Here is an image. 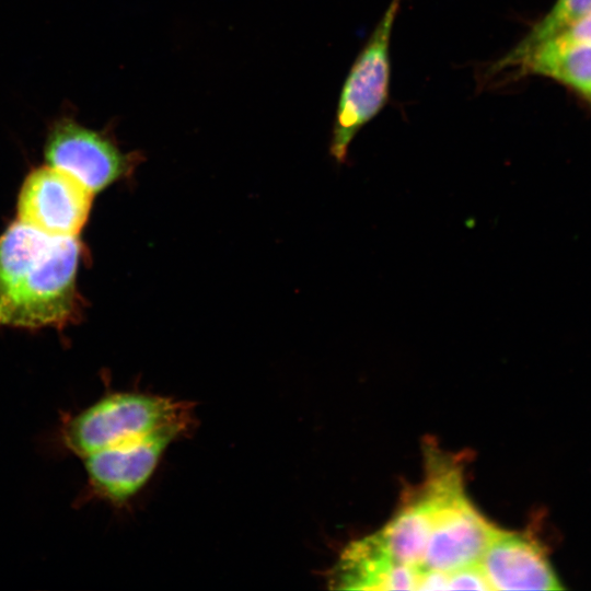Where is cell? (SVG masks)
Segmentation results:
<instances>
[{"label":"cell","instance_id":"6da1fadb","mask_svg":"<svg viewBox=\"0 0 591 591\" xmlns=\"http://www.w3.org/2000/svg\"><path fill=\"white\" fill-rule=\"evenodd\" d=\"M77 237L45 234L16 220L0 236V326L60 327L78 310Z\"/></svg>","mask_w":591,"mask_h":591},{"label":"cell","instance_id":"7a4b0ae2","mask_svg":"<svg viewBox=\"0 0 591 591\" xmlns=\"http://www.w3.org/2000/svg\"><path fill=\"white\" fill-rule=\"evenodd\" d=\"M196 426L189 401L140 392H115L71 417L62 437L67 448L84 456L124 442L159 433L184 438Z\"/></svg>","mask_w":591,"mask_h":591},{"label":"cell","instance_id":"3957f363","mask_svg":"<svg viewBox=\"0 0 591 591\" xmlns=\"http://www.w3.org/2000/svg\"><path fill=\"white\" fill-rule=\"evenodd\" d=\"M401 2L390 1L341 88L329 146L337 163L347 161L354 138L389 101L391 35Z\"/></svg>","mask_w":591,"mask_h":591},{"label":"cell","instance_id":"277c9868","mask_svg":"<svg viewBox=\"0 0 591 591\" xmlns=\"http://www.w3.org/2000/svg\"><path fill=\"white\" fill-rule=\"evenodd\" d=\"M92 196L71 174L43 165L21 187L18 220L51 236L77 237L89 218Z\"/></svg>","mask_w":591,"mask_h":591},{"label":"cell","instance_id":"5b68a950","mask_svg":"<svg viewBox=\"0 0 591 591\" xmlns=\"http://www.w3.org/2000/svg\"><path fill=\"white\" fill-rule=\"evenodd\" d=\"M44 157L47 164L71 174L93 194L124 177L132 165V157L111 138L66 117L50 127Z\"/></svg>","mask_w":591,"mask_h":591},{"label":"cell","instance_id":"8992f818","mask_svg":"<svg viewBox=\"0 0 591 591\" xmlns=\"http://www.w3.org/2000/svg\"><path fill=\"white\" fill-rule=\"evenodd\" d=\"M181 439L174 433H159L84 456L91 493L114 505L128 502L150 480L169 447Z\"/></svg>","mask_w":591,"mask_h":591},{"label":"cell","instance_id":"52a82bcc","mask_svg":"<svg viewBox=\"0 0 591 591\" xmlns=\"http://www.w3.org/2000/svg\"><path fill=\"white\" fill-rule=\"evenodd\" d=\"M497 529L464 490L456 494L437 510L422 567L451 572L478 564Z\"/></svg>","mask_w":591,"mask_h":591},{"label":"cell","instance_id":"ba28073f","mask_svg":"<svg viewBox=\"0 0 591 591\" xmlns=\"http://www.w3.org/2000/svg\"><path fill=\"white\" fill-rule=\"evenodd\" d=\"M479 565L491 590H559L544 547L525 533L497 529Z\"/></svg>","mask_w":591,"mask_h":591},{"label":"cell","instance_id":"9c48e42d","mask_svg":"<svg viewBox=\"0 0 591 591\" xmlns=\"http://www.w3.org/2000/svg\"><path fill=\"white\" fill-rule=\"evenodd\" d=\"M442 499L426 479L406 496L401 509L378 531L397 564L422 567L434 515Z\"/></svg>","mask_w":591,"mask_h":591},{"label":"cell","instance_id":"30bf717a","mask_svg":"<svg viewBox=\"0 0 591 591\" xmlns=\"http://www.w3.org/2000/svg\"><path fill=\"white\" fill-rule=\"evenodd\" d=\"M397 565L379 532L352 542L328 575L332 588L386 590L387 578Z\"/></svg>","mask_w":591,"mask_h":591},{"label":"cell","instance_id":"8fae6325","mask_svg":"<svg viewBox=\"0 0 591 591\" xmlns=\"http://www.w3.org/2000/svg\"><path fill=\"white\" fill-rule=\"evenodd\" d=\"M591 13V0H557L553 9L514 47L526 49L565 32Z\"/></svg>","mask_w":591,"mask_h":591},{"label":"cell","instance_id":"7c38bea8","mask_svg":"<svg viewBox=\"0 0 591 591\" xmlns=\"http://www.w3.org/2000/svg\"><path fill=\"white\" fill-rule=\"evenodd\" d=\"M491 590V587L479 565L474 564L449 572L448 590Z\"/></svg>","mask_w":591,"mask_h":591},{"label":"cell","instance_id":"4fadbf2b","mask_svg":"<svg viewBox=\"0 0 591 591\" xmlns=\"http://www.w3.org/2000/svg\"><path fill=\"white\" fill-rule=\"evenodd\" d=\"M449 572L422 568L417 590H448Z\"/></svg>","mask_w":591,"mask_h":591},{"label":"cell","instance_id":"5bb4252c","mask_svg":"<svg viewBox=\"0 0 591 591\" xmlns=\"http://www.w3.org/2000/svg\"><path fill=\"white\" fill-rule=\"evenodd\" d=\"M557 36L569 42L591 44V13Z\"/></svg>","mask_w":591,"mask_h":591},{"label":"cell","instance_id":"9a60e30c","mask_svg":"<svg viewBox=\"0 0 591 591\" xmlns=\"http://www.w3.org/2000/svg\"><path fill=\"white\" fill-rule=\"evenodd\" d=\"M589 99L591 100V96Z\"/></svg>","mask_w":591,"mask_h":591}]
</instances>
